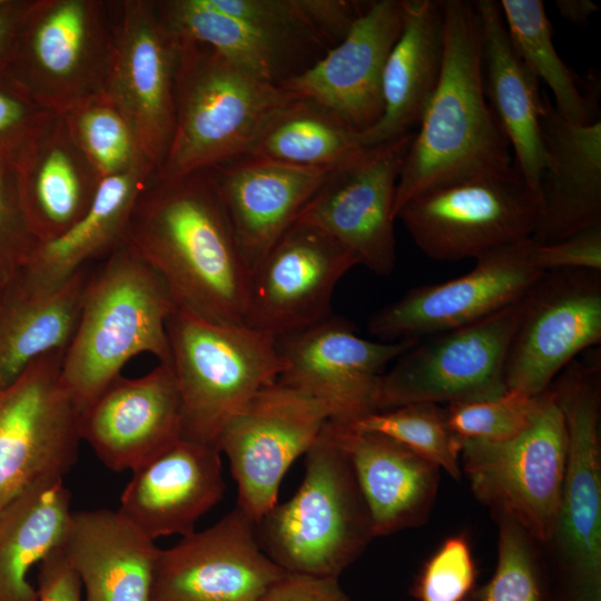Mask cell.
<instances>
[{"mask_svg":"<svg viewBox=\"0 0 601 601\" xmlns=\"http://www.w3.org/2000/svg\"><path fill=\"white\" fill-rule=\"evenodd\" d=\"M124 244L160 276L177 304L244 324L250 270L210 169L154 178L134 204Z\"/></svg>","mask_w":601,"mask_h":601,"instance_id":"1","label":"cell"},{"mask_svg":"<svg viewBox=\"0 0 601 601\" xmlns=\"http://www.w3.org/2000/svg\"><path fill=\"white\" fill-rule=\"evenodd\" d=\"M443 62L396 185L393 213L428 190L514 168L510 144L485 97L474 2L443 1Z\"/></svg>","mask_w":601,"mask_h":601,"instance_id":"2","label":"cell"},{"mask_svg":"<svg viewBox=\"0 0 601 601\" xmlns=\"http://www.w3.org/2000/svg\"><path fill=\"white\" fill-rule=\"evenodd\" d=\"M175 305L160 276L124 243L96 263L61 364L79 414L134 356L149 353L171 365L166 323Z\"/></svg>","mask_w":601,"mask_h":601,"instance_id":"3","label":"cell"},{"mask_svg":"<svg viewBox=\"0 0 601 601\" xmlns=\"http://www.w3.org/2000/svg\"><path fill=\"white\" fill-rule=\"evenodd\" d=\"M179 37L174 132L156 179L211 169L245 156L270 119L297 99L213 48Z\"/></svg>","mask_w":601,"mask_h":601,"instance_id":"4","label":"cell"},{"mask_svg":"<svg viewBox=\"0 0 601 601\" xmlns=\"http://www.w3.org/2000/svg\"><path fill=\"white\" fill-rule=\"evenodd\" d=\"M255 534L287 573L336 579L375 538L351 460L328 421L305 453L298 490L255 523Z\"/></svg>","mask_w":601,"mask_h":601,"instance_id":"5","label":"cell"},{"mask_svg":"<svg viewBox=\"0 0 601 601\" xmlns=\"http://www.w3.org/2000/svg\"><path fill=\"white\" fill-rule=\"evenodd\" d=\"M166 332L181 397V439L215 446L228 418L280 376L284 362L277 338L177 303Z\"/></svg>","mask_w":601,"mask_h":601,"instance_id":"6","label":"cell"},{"mask_svg":"<svg viewBox=\"0 0 601 601\" xmlns=\"http://www.w3.org/2000/svg\"><path fill=\"white\" fill-rule=\"evenodd\" d=\"M110 36L109 1L26 2L0 77L42 110L65 116L101 93Z\"/></svg>","mask_w":601,"mask_h":601,"instance_id":"7","label":"cell"},{"mask_svg":"<svg viewBox=\"0 0 601 601\" xmlns=\"http://www.w3.org/2000/svg\"><path fill=\"white\" fill-rule=\"evenodd\" d=\"M461 467L475 496L534 540L554 538L566 462V430L549 387L531 423L499 442L462 440Z\"/></svg>","mask_w":601,"mask_h":601,"instance_id":"8","label":"cell"},{"mask_svg":"<svg viewBox=\"0 0 601 601\" xmlns=\"http://www.w3.org/2000/svg\"><path fill=\"white\" fill-rule=\"evenodd\" d=\"M542 217V203L513 168L416 196L396 215L430 258L455 262L529 239Z\"/></svg>","mask_w":601,"mask_h":601,"instance_id":"9","label":"cell"},{"mask_svg":"<svg viewBox=\"0 0 601 601\" xmlns=\"http://www.w3.org/2000/svg\"><path fill=\"white\" fill-rule=\"evenodd\" d=\"M110 46L101 95L124 116L156 174L175 124V79L180 37L156 1H109Z\"/></svg>","mask_w":601,"mask_h":601,"instance_id":"10","label":"cell"},{"mask_svg":"<svg viewBox=\"0 0 601 601\" xmlns=\"http://www.w3.org/2000/svg\"><path fill=\"white\" fill-rule=\"evenodd\" d=\"M522 312L523 298L475 323L418 339L382 375L377 412L503 395L508 352Z\"/></svg>","mask_w":601,"mask_h":601,"instance_id":"11","label":"cell"},{"mask_svg":"<svg viewBox=\"0 0 601 601\" xmlns=\"http://www.w3.org/2000/svg\"><path fill=\"white\" fill-rule=\"evenodd\" d=\"M550 388L566 430V462L554 538L570 588L597 587L601 585L600 354L573 359Z\"/></svg>","mask_w":601,"mask_h":601,"instance_id":"12","label":"cell"},{"mask_svg":"<svg viewBox=\"0 0 601 601\" xmlns=\"http://www.w3.org/2000/svg\"><path fill=\"white\" fill-rule=\"evenodd\" d=\"M67 348L37 358L0 391V512L26 489L75 465L79 411L61 381Z\"/></svg>","mask_w":601,"mask_h":601,"instance_id":"13","label":"cell"},{"mask_svg":"<svg viewBox=\"0 0 601 601\" xmlns=\"http://www.w3.org/2000/svg\"><path fill=\"white\" fill-rule=\"evenodd\" d=\"M328 420L322 403L276 381L224 424L215 446L229 461L236 506L255 523L276 505L284 475Z\"/></svg>","mask_w":601,"mask_h":601,"instance_id":"14","label":"cell"},{"mask_svg":"<svg viewBox=\"0 0 601 601\" xmlns=\"http://www.w3.org/2000/svg\"><path fill=\"white\" fill-rule=\"evenodd\" d=\"M414 132L367 146L335 167L295 221L309 224L371 272L395 268L394 197Z\"/></svg>","mask_w":601,"mask_h":601,"instance_id":"15","label":"cell"},{"mask_svg":"<svg viewBox=\"0 0 601 601\" xmlns=\"http://www.w3.org/2000/svg\"><path fill=\"white\" fill-rule=\"evenodd\" d=\"M542 274L531 238L505 245L476 257L460 277L410 289L376 311L367 329L394 342L459 328L519 302Z\"/></svg>","mask_w":601,"mask_h":601,"instance_id":"16","label":"cell"},{"mask_svg":"<svg viewBox=\"0 0 601 601\" xmlns=\"http://www.w3.org/2000/svg\"><path fill=\"white\" fill-rule=\"evenodd\" d=\"M600 343L601 272H545L523 297L506 388L541 395L580 353Z\"/></svg>","mask_w":601,"mask_h":601,"instance_id":"17","label":"cell"},{"mask_svg":"<svg viewBox=\"0 0 601 601\" xmlns=\"http://www.w3.org/2000/svg\"><path fill=\"white\" fill-rule=\"evenodd\" d=\"M276 338L284 362L277 381L322 403L329 421L341 425L377 412L386 366L418 341H370L349 321L333 315Z\"/></svg>","mask_w":601,"mask_h":601,"instance_id":"18","label":"cell"},{"mask_svg":"<svg viewBox=\"0 0 601 601\" xmlns=\"http://www.w3.org/2000/svg\"><path fill=\"white\" fill-rule=\"evenodd\" d=\"M356 265L327 234L294 221L250 273L244 324L282 337L325 321L337 283Z\"/></svg>","mask_w":601,"mask_h":601,"instance_id":"19","label":"cell"},{"mask_svg":"<svg viewBox=\"0 0 601 601\" xmlns=\"http://www.w3.org/2000/svg\"><path fill=\"white\" fill-rule=\"evenodd\" d=\"M287 572L262 550L239 508L159 550L151 601H260Z\"/></svg>","mask_w":601,"mask_h":601,"instance_id":"20","label":"cell"},{"mask_svg":"<svg viewBox=\"0 0 601 601\" xmlns=\"http://www.w3.org/2000/svg\"><path fill=\"white\" fill-rule=\"evenodd\" d=\"M402 26V0L366 2L338 43L280 87L361 134L370 130L383 112V69Z\"/></svg>","mask_w":601,"mask_h":601,"instance_id":"21","label":"cell"},{"mask_svg":"<svg viewBox=\"0 0 601 601\" xmlns=\"http://www.w3.org/2000/svg\"><path fill=\"white\" fill-rule=\"evenodd\" d=\"M181 397L170 365L117 376L79 414V433L111 471H136L181 439Z\"/></svg>","mask_w":601,"mask_h":601,"instance_id":"22","label":"cell"},{"mask_svg":"<svg viewBox=\"0 0 601 601\" xmlns=\"http://www.w3.org/2000/svg\"><path fill=\"white\" fill-rule=\"evenodd\" d=\"M334 168L242 156L210 169L250 273Z\"/></svg>","mask_w":601,"mask_h":601,"instance_id":"23","label":"cell"},{"mask_svg":"<svg viewBox=\"0 0 601 601\" xmlns=\"http://www.w3.org/2000/svg\"><path fill=\"white\" fill-rule=\"evenodd\" d=\"M220 452L180 439L132 472L118 512L148 538L195 532L197 521L224 496Z\"/></svg>","mask_w":601,"mask_h":601,"instance_id":"24","label":"cell"},{"mask_svg":"<svg viewBox=\"0 0 601 601\" xmlns=\"http://www.w3.org/2000/svg\"><path fill=\"white\" fill-rule=\"evenodd\" d=\"M541 125L542 217L531 239L549 245L601 225V121H571L544 95Z\"/></svg>","mask_w":601,"mask_h":601,"instance_id":"25","label":"cell"},{"mask_svg":"<svg viewBox=\"0 0 601 601\" xmlns=\"http://www.w3.org/2000/svg\"><path fill=\"white\" fill-rule=\"evenodd\" d=\"M10 158L26 220L39 243L60 236L89 209L100 179L63 117H53Z\"/></svg>","mask_w":601,"mask_h":601,"instance_id":"26","label":"cell"},{"mask_svg":"<svg viewBox=\"0 0 601 601\" xmlns=\"http://www.w3.org/2000/svg\"><path fill=\"white\" fill-rule=\"evenodd\" d=\"M328 426L346 451L374 536L421 525L434 503L440 467L385 435Z\"/></svg>","mask_w":601,"mask_h":601,"instance_id":"27","label":"cell"},{"mask_svg":"<svg viewBox=\"0 0 601 601\" xmlns=\"http://www.w3.org/2000/svg\"><path fill=\"white\" fill-rule=\"evenodd\" d=\"M61 548L86 601H151L160 549L117 510L71 512Z\"/></svg>","mask_w":601,"mask_h":601,"instance_id":"28","label":"cell"},{"mask_svg":"<svg viewBox=\"0 0 601 601\" xmlns=\"http://www.w3.org/2000/svg\"><path fill=\"white\" fill-rule=\"evenodd\" d=\"M474 4L481 23L485 97L510 144L515 168L540 196L544 168L540 80L514 50L499 1Z\"/></svg>","mask_w":601,"mask_h":601,"instance_id":"29","label":"cell"},{"mask_svg":"<svg viewBox=\"0 0 601 601\" xmlns=\"http://www.w3.org/2000/svg\"><path fill=\"white\" fill-rule=\"evenodd\" d=\"M402 3V30L383 69V112L376 125L362 134L366 147L398 138L418 126L442 70L443 1Z\"/></svg>","mask_w":601,"mask_h":601,"instance_id":"30","label":"cell"},{"mask_svg":"<svg viewBox=\"0 0 601 601\" xmlns=\"http://www.w3.org/2000/svg\"><path fill=\"white\" fill-rule=\"evenodd\" d=\"M96 263L53 288H36L13 276L0 293V391L37 358L67 348L76 332Z\"/></svg>","mask_w":601,"mask_h":601,"instance_id":"31","label":"cell"},{"mask_svg":"<svg viewBox=\"0 0 601 601\" xmlns=\"http://www.w3.org/2000/svg\"><path fill=\"white\" fill-rule=\"evenodd\" d=\"M155 176L150 166L138 165L100 179L86 214L60 236L38 243L16 277L30 287L53 288L80 267L105 259L124 243L134 204Z\"/></svg>","mask_w":601,"mask_h":601,"instance_id":"32","label":"cell"},{"mask_svg":"<svg viewBox=\"0 0 601 601\" xmlns=\"http://www.w3.org/2000/svg\"><path fill=\"white\" fill-rule=\"evenodd\" d=\"M176 33L201 42L244 71L274 85L300 73L321 57L246 21L217 12L201 0L156 1Z\"/></svg>","mask_w":601,"mask_h":601,"instance_id":"33","label":"cell"},{"mask_svg":"<svg viewBox=\"0 0 601 601\" xmlns=\"http://www.w3.org/2000/svg\"><path fill=\"white\" fill-rule=\"evenodd\" d=\"M71 495L63 477L37 481L0 512V601H37L28 571L62 544Z\"/></svg>","mask_w":601,"mask_h":601,"instance_id":"34","label":"cell"},{"mask_svg":"<svg viewBox=\"0 0 601 601\" xmlns=\"http://www.w3.org/2000/svg\"><path fill=\"white\" fill-rule=\"evenodd\" d=\"M365 147L361 132L316 104L297 98L270 119L245 156L336 167Z\"/></svg>","mask_w":601,"mask_h":601,"instance_id":"35","label":"cell"},{"mask_svg":"<svg viewBox=\"0 0 601 601\" xmlns=\"http://www.w3.org/2000/svg\"><path fill=\"white\" fill-rule=\"evenodd\" d=\"M499 4L514 50L535 77L549 86L558 112L579 124L598 120L594 93L580 91L571 69L558 55L544 3L501 0Z\"/></svg>","mask_w":601,"mask_h":601,"instance_id":"36","label":"cell"},{"mask_svg":"<svg viewBox=\"0 0 601 601\" xmlns=\"http://www.w3.org/2000/svg\"><path fill=\"white\" fill-rule=\"evenodd\" d=\"M61 117L73 142L99 179L138 165L152 168L142 156L124 116L101 93Z\"/></svg>","mask_w":601,"mask_h":601,"instance_id":"37","label":"cell"},{"mask_svg":"<svg viewBox=\"0 0 601 601\" xmlns=\"http://www.w3.org/2000/svg\"><path fill=\"white\" fill-rule=\"evenodd\" d=\"M346 426L391 437L445 470L454 480L461 479L462 440L451 431L445 410L439 404H407L373 413Z\"/></svg>","mask_w":601,"mask_h":601,"instance_id":"38","label":"cell"},{"mask_svg":"<svg viewBox=\"0 0 601 601\" xmlns=\"http://www.w3.org/2000/svg\"><path fill=\"white\" fill-rule=\"evenodd\" d=\"M495 571L475 594L476 601H548L533 539L513 519L497 514Z\"/></svg>","mask_w":601,"mask_h":601,"instance_id":"39","label":"cell"},{"mask_svg":"<svg viewBox=\"0 0 601 601\" xmlns=\"http://www.w3.org/2000/svg\"><path fill=\"white\" fill-rule=\"evenodd\" d=\"M542 394L532 396L520 390H508L491 400L450 403L445 410L446 421L461 440L505 441L531 423Z\"/></svg>","mask_w":601,"mask_h":601,"instance_id":"40","label":"cell"},{"mask_svg":"<svg viewBox=\"0 0 601 601\" xmlns=\"http://www.w3.org/2000/svg\"><path fill=\"white\" fill-rule=\"evenodd\" d=\"M476 581V566L464 534L449 536L425 561L411 594L416 601H465Z\"/></svg>","mask_w":601,"mask_h":601,"instance_id":"41","label":"cell"},{"mask_svg":"<svg viewBox=\"0 0 601 601\" xmlns=\"http://www.w3.org/2000/svg\"><path fill=\"white\" fill-rule=\"evenodd\" d=\"M10 156L0 157V279L4 282L27 265L39 243L26 220Z\"/></svg>","mask_w":601,"mask_h":601,"instance_id":"42","label":"cell"},{"mask_svg":"<svg viewBox=\"0 0 601 601\" xmlns=\"http://www.w3.org/2000/svg\"><path fill=\"white\" fill-rule=\"evenodd\" d=\"M535 260L544 273L601 272V225L585 228L553 244H535Z\"/></svg>","mask_w":601,"mask_h":601,"instance_id":"43","label":"cell"},{"mask_svg":"<svg viewBox=\"0 0 601 601\" xmlns=\"http://www.w3.org/2000/svg\"><path fill=\"white\" fill-rule=\"evenodd\" d=\"M53 117L0 77V146L16 150Z\"/></svg>","mask_w":601,"mask_h":601,"instance_id":"44","label":"cell"},{"mask_svg":"<svg viewBox=\"0 0 601 601\" xmlns=\"http://www.w3.org/2000/svg\"><path fill=\"white\" fill-rule=\"evenodd\" d=\"M81 589L61 545L39 562L37 601H81Z\"/></svg>","mask_w":601,"mask_h":601,"instance_id":"45","label":"cell"},{"mask_svg":"<svg viewBox=\"0 0 601 601\" xmlns=\"http://www.w3.org/2000/svg\"><path fill=\"white\" fill-rule=\"evenodd\" d=\"M260 601H351L336 578L286 573Z\"/></svg>","mask_w":601,"mask_h":601,"instance_id":"46","label":"cell"},{"mask_svg":"<svg viewBox=\"0 0 601 601\" xmlns=\"http://www.w3.org/2000/svg\"><path fill=\"white\" fill-rule=\"evenodd\" d=\"M26 2L4 1L0 6V62L11 41Z\"/></svg>","mask_w":601,"mask_h":601,"instance_id":"47","label":"cell"},{"mask_svg":"<svg viewBox=\"0 0 601 601\" xmlns=\"http://www.w3.org/2000/svg\"><path fill=\"white\" fill-rule=\"evenodd\" d=\"M555 7L565 20L575 26L588 24L599 10L598 4L590 0H556Z\"/></svg>","mask_w":601,"mask_h":601,"instance_id":"48","label":"cell"},{"mask_svg":"<svg viewBox=\"0 0 601 601\" xmlns=\"http://www.w3.org/2000/svg\"><path fill=\"white\" fill-rule=\"evenodd\" d=\"M569 601H601V585L570 588Z\"/></svg>","mask_w":601,"mask_h":601,"instance_id":"49","label":"cell"},{"mask_svg":"<svg viewBox=\"0 0 601 601\" xmlns=\"http://www.w3.org/2000/svg\"><path fill=\"white\" fill-rule=\"evenodd\" d=\"M13 151H14V149H12V148L0 146V157L10 156Z\"/></svg>","mask_w":601,"mask_h":601,"instance_id":"50","label":"cell"},{"mask_svg":"<svg viewBox=\"0 0 601 601\" xmlns=\"http://www.w3.org/2000/svg\"><path fill=\"white\" fill-rule=\"evenodd\" d=\"M6 284H7L6 282H3V280L0 279V293H1L2 287H3Z\"/></svg>","mask_w":601,"mask_h":601,"instance_id":"51","label":"cell"},{"mask_svg":"<svg viewBox=\"0 0 601 601\" xmlns=\"http://www.w3.org/2000/svg\"><path fill=\"white\" fill-rule=\"evenodd\" d=\"M6 0H0V6Z\"/></svg>","mask_w":601,"mask_h":601,"instance_id":"52","label":"cell"}]
</instances>
